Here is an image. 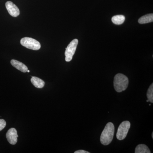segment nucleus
<instances>
[{
    "instance_id": "nucleus-1",
    "label": "nucleus",
    "mask_w": 153,
    "mask_h": 153,
    "mask_svg": "<svg viewBox=\"0 0 153 153\" xmlns=\"http://www.w3.org/2000/svg\"><path fill=\"white\" fill-rule=\"evenodd\" d=\"M114 133V125L112 123H108L102 132L100 138V142L104 146L109 145L112 142Z\"/></svg>"
},
{
    "instance_id": "nucleus-2",
    "label": "nucleus",
    "mask_w": 153,
    "mask_h": 153,
    "mask_svg": "<svg viewBox=\"0 0 153 153\" xmlns=\"http://www.w3.org/2000/svg\"><path fill=\"white\" fill-rule=\"evenodd\" d=\"M128 79L124 74H117L114 77V86L117 92H121L126 90L128 85Z\"/></svg>"
},
{
    "instance_id": "nucleus-3",
    "label": "nucleus",
    "mask_w": 153,
    "mask_h": 153,
    "mask_svg": "<svg viewBox=\"0 0 153 153\" xmlns=\"http://www.w3.org/2000/svg\"><path fill=\"white\" fill-rule=\"evenodd\" d=\"M20 43L22 46L32 50H39L41 47V44L39 42L33 38L28 37L22 38Z\"/></svg>"
},
{
    "instance_id": "nucleus-4",
    "label": "nucleus",
    "mask_w": 153,
    "mask_h": 153,
    "mask_svg": "<svg viewBox=\"0 0 153 153\" xmlns=\"http://www.w3.org/2000/svg\"><path fill=\"white\" fill-rule=\"evenodd\" d=\"M130 126V123L128 121H124L120 124L118 128L116 134L118 140H122L125 139Z\"/></svg>"
},
{
    "instance_id": "nucleus-5",
    "label": "nucleus",
    "mask_w": 153,
    "mask_h": 153,
    "mask_svg": "<svg viewBox=\"0 0 153 153\" xmlns=\"http://www.w3.org/2000/svg\"><path fill=\"white\" fill-rule=\"evenodd\" d=\"M78 41L77 39H74L70 42L66 47L65 52V60L66 62H70L72 59L73 55L76 51V47L78 45Z\"/></svg>"
},
{
    "instance_id": "nucleus-6",
    "label": "nucleus",
    "mask_w": 153,
    "mask_h": 153,
    "mask_svg": "<svg viewBox=\"0 0 153 153\" xmlns=\"http://www.w3.org/2000/svg\"><path fill=\"white\" fill-rule=\"evenodd\" d=\"M19 137L16 129L11 128L8 131L6 134V137L8 141L11 145H16L18 141Z\"/></svg>"
},
{
    "instance_id": "nucleus-7",
    "label": "nucleus",
    "mask_w": 153,
    "mask_h": 153,
    "mask_svg": "<svg viewBox=\"0 0 153 153\" xmlns=\"http://www.w3.org/2000/svg\"><path fill=\"white\" fill-rule=\"evenodd\" d=\"M5 5L9 13L12 16L17 17L20 15V10L19 8L12 2L10 1L7 2Z\"/></svg>"
},
{
    "instance_id": "nucleus-8",
    "label": "nucleus",
    "mask_w": 153,
    "mask_h": 153,
    "mask_svg": "<svg viewBox=\"0 0 153 153\" xmlns=\"http://www.w3.org/2000/svg\"><path fill=\"white\" fill-rule=\"evenodd\" d=\"M11 64L18 70L24 73L27 72L28 70L27 67L25 64L18 60L13 59L11 60Z\"/></svg>"
},
{
    "instance_id": "nucleus-9",
    "label": "nucleus",
    "mask_w": 153,
    "mask_h": 153,
    "mask_svg": "<svg viewBox=\"0 0 153 153\" xmlns=\"http://www.w3.org/2000/svg\"><path fill=\"white\" fill-rule=\"evenodd\" d=\"M31 82L34 86L37 88H42L45 85V82L44 80L36 76H33L32 77Z\"/></svg>"
},
{
    "instance_id": "nucleus-10",
    "label": "nucleus",
    "mask_w": 153,
    "mask_h": 153,
    "mask_svg": "<svg viewBox=\"0 0 153 153\" xmlns=\"http://www.w3.org/2000/svg\"><path fill=\"white\" fill-rule=\"evenodd\" d=\"M153 21V14H149L141 17L138 20L140 24H145L151 23Z\"/></svg>"
},
{
    "instance_id": "nucleus-11",
    "label": "nucleus",
    "mask_w": 153,
    "mask_h": 153,
    "mask_svg": "<svg viewBox=\"0 0 153 153\" xmlns=\"http://www.w3.org/2000/svg\"><path fill=\"white\" fill-rule=\"evenodd\" d=\"M135 153H150L151 152L147 146L144 144L138 145L135 150Z\"/></svg>"
},
{
    "instance_id": "nucleus-12",
    "label": "nucleus",
    "mask_w": 153,
    "mask_h": 153,
    "mask_svg": "<svg viewBox=\"0 0 153 153\" xmlns=\"http://www.w3.org/2000/svg\"><path fill=\"white\" fill-rule=\"evenodd\" d=\"M125 20V17L123 15H117L112 17L111 21L116 25H121L123 24Z\"/></svg>"
},
{
    "instance_id": "nucleus-13",
    "label": "nucleus",
    "mask_w": 153,
    "mask_h": 153,
    "mask_svg": "<svg viewBox=\"0 0 153 153\" xmlns=\"http://www.w3.org/2000/svg\"><path fill=\"white\" fill-rule=\"evenodd\" d=\"M147 97L149 102H150L151 103L153 102V83L150 86L148 89L147 92Z\"/></svg>"
},
{
    "instance_id": "nucleus-14",
    "label": "nucleus",
    "mask_w": 153,
    "mask_h": 153,
    "mask_svg": "<svg viewBox=\"0 0 153 153\" xmlns=\"http://www.w3.org/2000/svg\"><path fill=\"white\" fill-rule=\"evenodd\" d=\"M6 122L3 119H0V131L5 127Z\"/></svg>"
},
{
    "instance_id": "nucleus-15",
    "label": "nucleus",
    "mask_w": 153,
    "mask_h": 153,
    "mask_svg": "<svg viewBox=\"0 0 153 153\" xmlns=\"http://www.w3.org/2000/svg\"><path fill=\"white\" fill-rule=\"evenodd\" d=\"M74 153H89V152L87 151L82 150H79L76 151L74 152Z\"/></svg>"
},
{
    "instance_id": "nucleus-16",
    "label": "nucleus",
    "mask_w": 153,
    "mask_h": 153,
    "mask_svg": "<svg viewBox=\"0 0 153 153\" xmlns=\"http://www.w3.org/2000/svg\"><path fill=\"white\" fill-rule=\"evenodd\" d=\"M152 138L153 139V133L152 132Z\"/></svg>"
},
{
    "instance_id": "nucleus-17",
    "label": "nucleus",
    "mask_w": 153,
    "mask_h": 153,
    "mask_svg": "<svg viewBox=\"0 0 153 153\" xmlns=\"http://www.w3.org/2000/svg\"><path fill=\"white\" fill-rule=\"evenodd\" d=\"M27 72H30V70H27Z\"/></svg>"
},
{
    "instance_id": "nucleus-18",
    "label": "nucleus",
    "mask_w": 153,
    "mask_h": 153,
    "mask_svg": "<svg viewBox=\"0 0 153 153\" xmlns=\"http://www.w3.org/2000/svg\"><path fill=\"white\" fill-rule=\"evenodd\" d=\"M146 102H149V100H147Z\"/></svg>"
}]
</instances>
